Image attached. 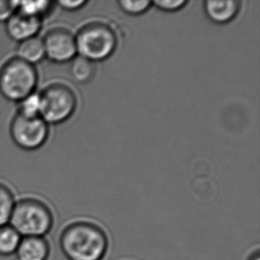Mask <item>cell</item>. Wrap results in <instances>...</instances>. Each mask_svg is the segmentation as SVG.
Here are the masks:
<instances>
[{"mask_svg": "<svg viewBox=\"0 0 260 260\" xmlns=\"http://www.w3.org/2000/svg\"><path fill=\"white\" fill-rule=\"evenodd\" d=\"M60 250L69 260H102L109 248L105 231L90 221L72 222L62 230Z\"/></svg>", "mask_w": 260, "mask_h": 260, "instance_id": "obj_1", "label": "cell"}, {"mask_svg": "<svg viewBox=\"0 0 260 260\" xmlns=\"http://www.w3.org/2000/svg\"><path fill=\"white\" fill-rule=\"evenodd\" d=\"M53 223V211L45 202L26 197L15 203L9 225L21 237H45L51 232Z\"/></svg>", "mask_w": 260, "mask_h": 260, "instance_id": "obj_2", "label": "cell"}, {"mask_svg": "<svg viewBox=\"0 0 260 260\" xmlns=\"http://www.w3.org/2000/svg\"><path fill=\"white\" fill-rule=\"evenodd\" d=\"M38 84L36 66L17 57L7 60L0 69V94L9 102H21L37 91Z\"/></svg>", "mask_w": 260, "mask_h": 260, "instance_id": "obj_3", "label": "cell"}, {"mask_svg": "<svg viewBox=\"0 0 260 260\" xmlns=\"http://www.w3.org/2000/svg\"><path fill=\"white\" fill-rule=\"evenodd\" d=\"M77 51L88 60H102L110 56L116 46V37L107 23L93 21L85 24L75 36Z\"/></svg>", "mask_w": 260, "mask_h": 260, "instance_id": "obj_4", "label": "cell"}, {"mask_svg": "<svg viewBox=\"0 0 260 260\" xmlns=\"http://www.w3.org/2000/svg\"><path fill=\"white\" fill-rule=\"evenodd\" d=\"M40 117L48 124H57L69 119L77 107L74 91L63 84H52L39 91Z\"/></svg>", "mask_w": 260, "mask_h": 260, "instance_id": "obj_5", "label": "cell"}, {"mask_svg": "<svg viewBox=\"0 0 260 260\" xmlns=\"http://www.w3.org/2000/svg\"><path fill=\"white\" fill-rule=\"evenodd\" d=\"M10 135L14 144L27 151L43 147L49 136V124L39 117H26L15 114L10 124Z\"/></svg>", "mask_w": 260, "mask_h": 260, "instance_id": "obj_6", "label": "cell"}, {"mask_svg": "<svg viewBox=\"0 0 260 260\" xmlns=\"http://www.w3.org/2000/svg\"><path fill=\"white\" fill-rule=\"evenodd\" d=\"M46 58L56 63L73 60L77 53L75 36L63 28H54L43 38Z\"/></svg>", "mask_w": 260, "mask_h": 260, "instance_id": "obj_7", "label": "cell"}, {"mask_svg": "<svg viewBox=\"0 0 260 260\" xmlns=\"http://www.w3.org/2000/svg\"><path fill=\"white\" fill-rule=\"evenodd\" d=\"M41 28V20L25 15L18 11L6 22L7 35L18 44L38 37Z\"/></svg>", "mask_w": 260, "mask_h": 260, "instance_id": "obj_8", "label": "cell"}, {"mask_svg": "<svg viewBox=\"0 0 260 260\" xmlns=\"http://www.w3.org/2000/svg\"><path fill=\"white\" fill-rule=\"evenodd\" d=\"M50 244L46 237H22L15 256L18 260H47Z\"/></svg>", "mask_w": 260, "mask_h": 260, "instance_id": "obj_9", "label": "cell"}, {"mask_svg": "<svg viewBox=\"0 0 260 260\" xmlns=\"http://www.w3.org/2000/svg\"><path fill=\"white\" fill-rule=\"evenodd\" d=\"M239 9L236 0H208L205 2V11L212 21L225 23L236 16Z\"/></svg>", "mask_w": 260, "mask_h": 260, "instance_id": "obj_10", "label": "cell"}, {"mask_svg": "<svg viewBox=\"0 0 260 260\" xmlns=\"http://www.w3.org/2000/svg\"><path fill=\"white\" fill-rule=\"evenodd\" d=\"M17 58L36 66L46 58L44 43L41 38L35 37L18 44Z\"/></svg>", "mask_w": 260, "mask_h": 260, "instance_id": "obj_11", "label": "cell"}, {"mask_svg": "<svg viewBox=\"0 0 260 260\" xmlns=\"http://www.w3.org/2000/svg\"><path fill=\"white\" fill-rule=\"evenodd\" d=\"M21 238L9 224L0 226V256L10 257L15 255Z\"/></svg>", "mask_w": 260, "mask_h": 260, "instance_id": "obj_12", "label": "cell"}, {"mask_svg": "<svg viewBox=\"0 0 260 260\" xmlns=\"http://www.w3.org/2000/svg\"><path fill=\"white\" fill-rule=\"evenodd\" d=\"M53 2L51 1H19L17 11L19 13L37 18L42 21L44 17L53 10Z\"/></svg>", "mask_w": 260, "mask_h": 260, "instance_id": "obj_13", "label": "cell"}, {"mask_svg": "<svg viewBox=\"0 0 260 260\" xmlns=\"http://www.w3.org/2000/svg\"><path fill=\"white\" fill-rule=\"evenodd\" d=\"M94 62L83 56L76 57L71 64V75L76 81L86 83L95 74Z\"/></svg>", "mask_w": 260, "mask_h": 260, "instance_id": "obj_14", "label": "cell"}, {"mask_svg": "<svg viewBox=\"0 0 260 260\" xmlns=\"http://www.w3.org/2000/svg\"><path fill=\"white\" fill-rule=\"evenodd\" d=\"M15 203L12 190L7 185L0 183V226L9 224Z\"/></svg>", "mask_w": 260, "mask_h": 260, "instance_id": "obj_15", "label": "cell"}, {"mask_svg": "<svg viewBox=\"0 0 260 260\" xmlns=\"http://www.w3.org/2000/svg\"><path fill=\"white\" fill-rule=\"evenodd\" d=\"M17 114L26 117L40 116V98L39 92L35 91L22 101L18 102Z\"/></svg>", "mask_w": 260, "mask_h": 260, "instance_id": "obj_16", "label": "cell"}, {"mask_svg": "<svg viewBox=\"0 0 260 260\" xmlns=\"http://www.w3.org/2000/svg\"><path fill=\"white\" fill-rule=\"evenodd\" d=\"M121 8L124 12L130 14H139L144 13L151 5V1L149 0H121L119 1Z\"/></svg>", "mask_w": 260, "mask_h": 260, "instance_id": "obj_17", "label": "cell"}, {"mask_svg": "<svg viewBox=\"0 0 260 260\" xmlns=\"http://www.w3.org/2000/svg\"><path fill=\"white\" fill-rule=\"evenodd\" d=\"M19 1L0 0V22H7L17 12Z\"/></svg>", "mask_w": 260, "mask_h": 260, "instance_id": "obj_18", "label": "cell"}, {"mask_svg": "<svg viewBox=\"0 0 260 260\" xmlns=\"http://www.w3.org/2000/svg\"><path fill=\"white\" fill-rule=\"evenodd\" d=\"M153 3L162 10L175 11L186 5L185 0H155Z\"/></svg>", "mask_w": 260, "mask_h": 260, "instance_id": "obj_19", "label": "cell"}, {"mask_svg": "<svg viewBox=\"0 0 260 260\" xmlns=\"http://www.w3.org/2000/svg\"><path fill=\"white\" fill-rule=\"evenodd\" d=\"M87 3L85 0H62L57 4L65 10L74 11L85 6Z\"/></svg>", "mask_w": 260, "mask_h": 260, "instance_id": "obj_20", "label": "cell"}, {"mask_svg": "<svg viewBox=\"0 0 260 260\" xmlns=\"http://www.w3.org/2000/svg\"><path fill=\"white\" fill-rule=\"evenodd\" d=\"M248 260H260L259 252L257 250L255 253L252 254Z\"/></svg>", "mask_w": 260, "mask_h": 260, "instance_id": "obj_21", "label": "cell"}]
</instances>
